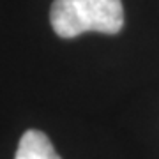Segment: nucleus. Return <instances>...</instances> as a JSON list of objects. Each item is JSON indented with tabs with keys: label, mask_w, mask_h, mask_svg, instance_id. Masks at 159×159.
<instances>
[{
	"label": "nucleus",
	"mask_w": 159,
	"mask_h": 159,
	"mask_svg": "<svg viewBox=\"0 0 159 159\" xmlns=\"http://www.w3.org/2000/svg\"><path fill=\"white\" fill-rule=\"evenodd\" d=\"M14 159H60L50 138L37 129H30L20 140Z\"/></svg>",
	"instance_id": "obj_2"
},
{
	"label": "nucleus",
	"mask_w": 159,
	"mask_h": 159,
	"mask_svg": "<svg viewBox=\"0 0 159 159\" xmlns=\"http://www.w3.org/2000/svg\"><path fill=\"white\" fill-rule=\"evenodd\" d=\"M50 20L64 39L83 32L117 34L124 27V7L120 0H55Z\"/></svg>",
	"instance_id": "obj_1"
}]
</instances>
